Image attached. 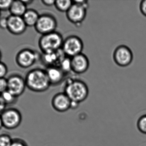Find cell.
<instances>
[{"label": "cell", "instance_id": "cell-1", "mask_svg": "<svg viewBox=\"0 0 146 146\" xmlns=\"http://www.w3.org/2000/svg\"><path fill=\"white\" fill-rule=\"evenodd\" d=\"M63 92L67 95L71 101L80 104L87 98L89 89L83 81L78 79L69 78L64 85Z\"/></svg>", "mask_w": 146, "mask_h": 146}, {"label": "cell", "instance_id": "cell-2", "mask_svg": "<svg viewBox=\"0 0 146 146\" xmlns=\"http://www.w3.org/2000/svg\"><path fill=\"white\" fill-rule=\"evenodd\" d=\"M25 80L27 87L34 92H43L51 86L46 70L40 68L29 71L26 75Z\"/></svg>", "mask_w": 146, "mask_h": 146}, {"label": "cell", "instance_id": "cell-3", "mask_svg": "<svg viewBox=\"0 0 146 146\" xmlns=\"http://www.w3.org/2000/svg\"><path fill=\"white\" fill-rule=\"evenodd\" d=\"M64 39L62 35L56 31L41 35L38 45L43 54L50 53L62 49Z\"/></svg>", "mask_w": 146, "mask_h": 146}, {"label": "cell", "instance_id": "cell-4", "mask_svg": "<svg viewBox=\"0 0 146 146\" xmlns=\"http://www.w3.org/2000/svg\"><path fill=\"white\" fill-rule=\"evenodd\" d=\"M0 115L3 128L8 130L16 129L22 122V115L20 111L15 108H6Z\"/></svg>", "mask_w": 146, "mask_h": 146}, {"label": "cell", "instance_id": "cell-5", "mask_svg": "<svg viewBox=\"0 0 146 146\" xmlns=\"http://www.w3.org/2000/svg\"><path fill=\"white\" fill-rule=\"evenodd\" d=\"M84 48L83 41L76 35H71L64 39L62 49L68 57H74L82 53Z\"/></svg>", "mask_w": 146, "mask_h": 146}, {"label": "cell", "instance_id": "cell-6", "mask_svg": "<svg viewBox=\"0 0 146 146\" xmlns=\"http://www.w3.org/2000/svg\"><path fill=\"white\" fill-rule=\"evenodd\" d=\"M57 27V20L54 15L44 13L40 15L34 28L37 32L43 35L56 31Z\"/></svg>", "mask_w": 146, "mask_h": 146}, {"label": "cell", "instance_id": "cell-7", "mask_svg": "<svg viewBox=\"0 0 146 146\" xmlns=\"http://www.w3.org/2000/svg\"><path fill=\"white\" fill-rule=\"evenodd\" d=\"M113 59L117 66L124 67L132 63L133 54L128 46L121 45L117 46L113 51Z\"/></svg>", "mask_w": 146, "mask_h": 146}, {"label": "cell", "instance_id": "cell-8", "mask_svg": "<svg viewBox=\"0 0 146 146\" xmlns=\"http://www.w3.org/2000/svg\"><path fill=\"white\" fill-rule=\"evenodd\" d=\"M39 58L36 51L30 49H24L20 51L15 57L17 65L24 69H27L33 66Z\"/></svg>", "mask_w": 146, "mask_h": 146}, {"label": "cell", "instance_id": "cell-9", "mask_svg": "<svg viewBox=\"0 0 146 146\" xmlns=\"http://www.w3.org/2000/svg\"><path fill=\"white\" fill-rule=\"evenodd\" d=\"M7 80V91L18 98L24 93L27 87L23 77L19 75L13 74L10 75Z\"/></svg>", "mask_w": 146, "mask_h": 146}, {"label": "cell", "instance_id": "cell-10", "mask_svg": "<svg viewBox=\"0 0 146 146\" xmlns=\"http://www.w3.org/2000/svg\"><path fill=\"white\" fill-rule=\"evenodd\" d=\"M87 9L81 5L73 3L70 9L66 13L67 19L73 24L76 26L80 25L86 19Z\"/></svg>", "mask_w": 146, "mask_h": 146}, {"label": "cell", "instance_id": "cell-11", "mask_svg": "<svg viewBox=\"0 0 146 146\" xmlns=\"http://www.w3.org/2000/svg\"><path fill=\"white\" fill-rule=\"evenodd\" d=\"M51 104L56 111L63 113L71 109L72 101L63 92L58 93L54 95L51 99Z\"/></svg>", "mask_w": 146, "mask_h": 146}, {"label": "cell", "instance_id": "cell-12", "mask_svg": "<svg viewBox=\"0 0 146 146\" xmlns=\"http://www.w3.org/2000/svg\"><path fill=\"white\" fill-rule=\"evenodd\" d=\"M72 72L76 74H82L89 68V59L86 55L82 53L71 58Z\"/></svg>", "mask_w": 146, "mask_h": 146}, {"label": "cell", "instance_id": "cell-13", "mask_svg": "<svg viewBox=\"0 0 146 146\" xmlns=\"http://www.w3.org/2000/svg\"><path fill=\"white\" fill-rule=\"evenodd\" d=\"M27 27L22 17L11 15L8 17L7 30L12 34L21 35L25 31Z\"/></svg>", "mask_w": 146, "mask_h": 146}, {"label": "cell", "instance_id": "cell-14", "mask_svg": "<svg viewBox=\"0 0 146 146\" xmlns=\"http://www.w3.org/2000/svg\"><path fill=\"white\" fill-rule=\"evenodd\" d=\"M66 57L62 49H60L50 53H42L41 58L43 63L48 68L53 67H59L62 61Z\"/></svg>", "mask_w": 146, "mask_h": 146}, {"label": "cell", "instance_id": "cell-15", "mask_svg": "<svg viewBox=\"0 0 146 146\" xmlns=\"http://www.w3.org/2000/svg\"><path fill=\"white\" fill-rule=\"evenodd\" d=\"M45 70L51 86L57 85L60 84L64 81L66 75L58 67H50Z\"/></svg>", "mask_w": 146, "mask_h": 146}, {"label": "cell", "instance_id": "cell-16", "mask_svg": "<svg viewBox=\"0 0 146 146\" xmlns=\"http://www.w3.org/2000/svg\"><path fill=\"white\" fill-rule=\"evenodd\" d=\"M40 15L36 10L30 9L27 10L22 16V18L27 27H34L39 19Z\"/></svg>", "mask_w": 146, "mask_h": 146}, {"label": "cell", "instance_id": "cell-17", "mask_svg": "<svg viewBox=\"0 0 146 146\" xmlns=\"http://www.w3.org/2000/svg\"><path fill=\"white\" fill-rule=\"evenodd\" d=\"M27 9L22 1H13L9 11L11 15L22 17Z\"/></svg>", "mask_w": 146, "mask_h": 146}, {"label": "cell", "instance_id": "cell-18", "mask_svg": "<svg viewBox=\"0 0 146 146\" xmlns=\"http://www.w3.org/2000/svg\"><path fill=\"white\" fill-rule=\"evenodd\" d=\"M73 4V1L71 0H57L55 1L54 6L60 12L66 13Z\"/></svg>", "mask_w": 146, "mask_h": 146}, {"label": "cell", "instance_id": "cell-19", "mask_svg": "<svg viewBox=\"0 0 146 146\" xmlns=\"http://www.w3.org/2000/svg\"><path fill=\"white\" fill-rule=\"evenodd\" d=\"M1 95L3 102L7 106L15 104L18 100V98L15 96L8 91H6Z\"/></svg>", "mask_w": 146, "mask_h": 146}, {"label": "cell", "instance_id": "cell-20", "mask_svg": "<svg viewBox=\"0 0 146 146\" xmlns=\"http://www.w3.org/2000/svg\"><path fill=\"white\" fill-rule=\"evenodd\" d=\"M59 67L66 75L72 72L71 58L66 56L62 61Z\"/></svg>", "mask_w": 146, "mask_h": 146}, {"label": "cell", "instance_id": "cell-21", "mask_svg": "<svg viewBox=\"0 0 146 146\" xmlns=\"http://www.w3.org/2000/svg\"><path fill=\"white\" fill-rule=\"evenodd\" d=\"M137 127L141 133L146 135V115H143L139 118Z\"/></svg>", "mask_w": 146, "mask_h": 146}, {"label": "cell", "instance_id": "cell-22", "mask_svg": "<svg viewBox=\"0 0 146 146\" xmlns=\"http://www.w3.org/2000/svg\"><path fill=\"white\" fill-rule=\"evenodd\" d=\"M13 140V138L7 134L0 135V146H10Z\"/></svg>", "mask_w": 146, "mask_h": 146}, {"label": "cell", "instance_id": "cell-23", "mask_svg": "<svg viewBox=\"0 0 146 146\" xmlns=\"http://www.w3.org/2000/svg\"><path fill=\"white\" fill-rule=\"evenodd\" d=\"M13 1L3 0L0 1V11H6L9 10Z\"/></svg>", "mask_w": 146, "mask_h": 146}, {"label": "cell", "instance_id": "cell-24", "mask_svg": "<svg viewBox=\"0 0 146 146\" xmlns=\"http://www.w3.org/2000/svg\"><path fill=\"white\" fill-rule=\"evenodd\" d=\"M7 80L5 78H0V95L7 91Z\"/></svg>", "mask_w": 146, "mask_h": 146}, {"label": "cell", "instance_id": "cell-25", "mask_svg": "<svg viewBox=\"0 0 146 146\" xmlns=\"http://www.w3.org/2000/svg\"><path fill=\"white\" fill-rule=\"evenodd\" d=\"M10 146H28L27 142L20 138L13 139V141Z\"/></svg>", "mask_w": 146, "mask_h": 146}, {"label": "cell", "instance_id": "cell-26", "mask_svg": "<svg viewBox=\"0 0 146 146\" xmlns=\"http://www.w3.org/2000/svg\"><path fill=\"white\" fill-rule=\"evenodd\" d=\"M8 68L4 63L0 61V78H5L7 73Z\"/></svg>", "mask_w": 146, "mask_h": 146}, {"label": "cell", "instance_id": "cell-27", "mask_svg": "<svg viewBox=\"0 0 146 146\" xmlns=\"http://www.w3.org/2000/svg\"><path fill=\"white\" fill-rule=\"evenodd\" d=\"M8 17H1L0 18V28L7 30Z\"/></svg>", "mask_w": 146, "mask_h": 146}, {"label": "cell", "instance_id": "cell-28", "mask_svg": "<svg viewBox=\"0 0 146 146\" xmlns=\"http://www.w3.org/2000/svg\"><path fill=\"white\" fill-rule=\"evenodd\" d=\"M139 9L142 14L146 17V0L141 1L140 3Z\"/></svg>", "mask_w": 146, "mask_h": 146}, {"label": "cell", "instance_id": "cell-29", "mask_svg": "<svg viewBox=\"0 0 146 146\" xmlns=\"http://www.w3.org/2000/svg\"><path fill=\"white\" fill-rule=\"evenodd\" d=\"M73 3H76L81 5L83 7H85L86 8H88L89 7V3L88 1H85V0H81V1H73Z\"/></svg>", "mask_w": 146, "mask_h": 146}, {"label": "cell", "instance_id": "cell-30", "mask_svg": "<svg viewBox=\"0 0 146 146\" xmlns=\"http://www.w3.org/2000/svg\"><path fill=\"white\" fill-rule=\"evenodd\" d=\"M42 3L47 7H51L54 6L55 1L54 0H42Z\"/></svg>", "mask_w": 146, "mask_h": 146}, {"label": "cell", "instance_id": "cell-31", "mask_svg": "<svg viewBox=\"0 0 146 146\" xmlns=\"http://www.w3.org/2000/svg\"><path fill=\"white\" fill-rule=\"evenodd\" d=\"M7 105L3 102L1 96L0 95V115L2 113L3 111L6 109Z\"/></svg>", "mask_w": 146, "mask_h": 146}, {"label": "cell", "instance_id": "cell-32", "mask_svg": "<svg viewBox=\"0 0 146 146\" xmlns=\"http://www.w3.org/2000/svg\"><path fill=\"white\" fill-rule=\"evenodd\" d=\"M22 1L27 6L28 5L31 4L33 2V1H31V0H26V1Z\"/></svg>", "mask_w": 146, "mask_h": 146}, {"label": "cell", "instance_id": "cell-33", "mask_svg": "<svg viewBox=\"0 0 146 146\" xmlns=\"http://www.w3.org/2000/svg\"><path fill=\"white\" fill-rule=\"evenodd\" d=\"M3 127V124L1 117V115H0V130H1Z\"/></svg>", "mask_w": 146, "mask_h": 146}, {"label": "cell", "instance_id": "cell-34", "mask_svg": "<svg viewBox=\"0 0 146 146\" xmlns=\"http://www.w3.org/2000/svg\"><path fill=\"white\" fill-rule=\"evenodd\" d=\"M2 58V53L1 51L0 50V61H1V59Z\"/></svg>", "mask_w": 146, "mask_h": 146}, {"label": "cell", "instance_id": "cell-35", "mask_svg": "<svg viewBox=\"0 0 146 146\" xmlns=\"http://www.w3.org/2000/svg\"><path fill=\"white\" fill-rule=\"evenodd\" d=\"M1 17V11H0V18Z\"/></svg>", "mask_w": 146, "mask_h": 146}]
</instances>
